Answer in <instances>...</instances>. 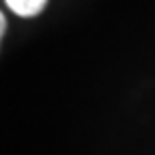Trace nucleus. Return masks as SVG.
Listing matches in <instances>:
<instances>
[{
    "label": "nucleus",
    "mask_w": 155,
    "mask_h": 155,
    "mask_svg": "<svg viewBox=\"0 0 155 155\" xmlns=\"http://www.w3.org/2000/svg\"><path fill=\"white\" fill-rule=\"evenodd\" d=\"M5 2L17 15H22V17H35V15H39V13L45 9L48 0H5Z\"/></svg>",
    "instance_id": "f257e3e1"
}]
</instances>
